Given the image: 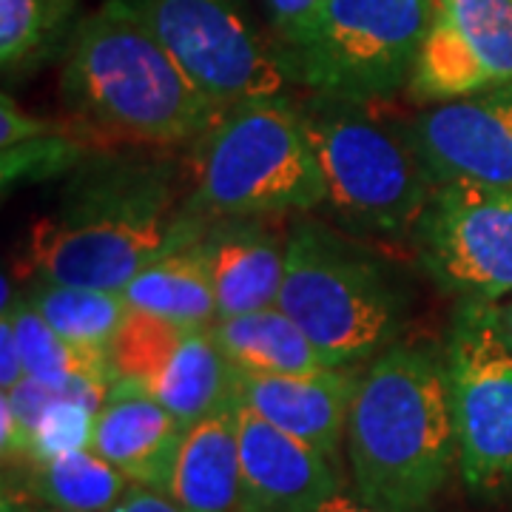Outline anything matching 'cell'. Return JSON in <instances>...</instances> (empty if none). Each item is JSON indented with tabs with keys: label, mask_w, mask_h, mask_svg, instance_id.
Segmentation results:
<instances>
[{
	"label": "cell",
	"mask_w": 512,
	"mask_h": 512,
	"mask_svg": "<svg viewBox=\"0 0 512 512\" xmlns=\"http://www.w3.org/2000/svg\"><path fill=\"white\" fill-rule=\"evenodd\" d=\"M319 512H387L376 504H370L365 498H359L356 493H348V490H339L336 495H330L328 501L319 507Z\"/></svg>",
	"instance_id": "obj_30"
},
{
	"label": "cell",
	"mask_w": 512,
	"mask_h": 512,
	"mask_svg": "<svg viewBox=\"0 0 512 512\" xmlns=\"http://www.w3.org/2000/svg\"><path fill=\"white\" fill-rule=\"evenodd\" d=\"M359 367H322L313 373L234 370V396L256 416L339 464Z\"/></svg>",
	"instance_id": "obj_15"
},
{
	"label": "cell",
	"mask_w": 512,
	"mask_h": 512,
	"mask_svg": "<svg viewBox=\"0 0 512 512\" xmlns=\"http://www.w3.org/2000/svg\"><path fill=\"white\" fill-rule=\"evenodd\" d=\"M220 111L288 97L291 63L239 0H123Z\"/></svg>",
	"instance_id": "obj_9"
},
{
	"label": "cell",
	"mask_w": 512,
	"mask_h": 512,
	"mask_svg": "<svg viewBox=\"0 0 512 512\" xmlns=\"http://www.w3.org/2000/svg\"><path fill=\"white\" fill-rule=\"evenodd\" d=\"M168 493L185 512H242L237 402L231 399L185 427Z\"/></svg>",
	"instance_id": "obj_18"
},
{
	"label": "cell",
	"mask_w": 512,
	"mask_h": 512,
	"mask_svg": "<svg viewBox=\"0 0 512 512\" xmlns=\"http://www.w3.org/2000/svg\"><path fill=\"white\" fill-rule=\"evenodd\" d=\"M217 348L234 370L245 373H313L325 359L291 316L279 308L239 313L211 325Z\"/></svg>",
	"instance_id": "obj_20"
},
{
	"label": "cell",
	"mask_w": 512,
	"mask_h": 512,
	"mask_svg": "<svg viewBox=\"0 0 512 512\" xmlns=\"http://www.w3.org/2000/svg\"><path fill=\"white\" fill-rule=\"evenodd\" d=\"M128 487L131 481L92 447L29 464V490L43 507L55 510L111 512Z\"/></svg>",
	"instance_id": "obj_22"
},
{
	"label": "cell",
	"mask_w": 512,
	"mask_h": 512,
	"mask_svg": "<svg viewBox=\"0 0 512 512\" xmlns=\"http://www.w3.org/2000/svg\"><path fill=\"white\" fill-rule=\"evenodd\" d=\"M507 328H510V336H512V308L507 311Z\"/></svg>",
	"instance_id": "obj_32"
},
{
	"label": "cell",
	"mask_w": 512,
	"mask_h": 512,
	"mask_svg": "<svg viewBox=\"0 0 512 512\" xmlns=\"http://www.w3.org/2000/svg\"><path fill=\"white\" fill-rule=\"evenodd\" d=\"M419 265L461 302L512 293V188L441 185L413 231Z\"/></svg>",
	"instance_id": "obj_10"
},
{
	"label": "cell",
	"mask_w": 512,
	"mask_h": 512,
	"mask_svg": "<svg viewBox=\"0 0 512 512\" xmlns=\"http://www.w3.org/2000/svg\"><path fill=\"white\" fill-rule=\"evenodd\" d=\"M458 476L478 501L512 490V336L495 302H461L444 342Z\"/></svg>",
	"instance_id": "obj_8"
},
{
	"label": "cell",
	"mask_w": 512,
	"mask_h": 512,
	"mask_svg": "<svg viewBox=\"0 0 512 512\" xmlns=\"http://www.w3.org/2000/svg\"><path fill=\"white\" fill-rule=\"evenodd\" d=\"M26 299L60 336L103 353H109L131 311L123 291L63 285L46 279H37Z\"/></svg>",
	"instance_id": "obj_24"
},
{
	"label": "cell",
	"mask_w": 512,
	"mask_h": 512,
	"mask_svg": "<svg viewBox=\"0 0 512 512\" xmlns=\"http://www.w3.org/2000/svg\"><path fill=\"white\" fill-rule=\"evenodd\" d=\"M3 512H69V510H55V507H43V510H20L18 501L15 498H3Z\"/></svg>",
	"instance_id": "obj_31"
},
{
	"label": "cell",
	"mask_w": 512,
	"mask_h": 512,
	"mask_svg": "<svg viewBox=\"0 0 512 512\" xmlns=\"http://www.w3.org/2000/svg\"><path fill=\"white\" fill-rule=\"evenodd\" d=\"M92 154V146L80 137L57 128L15 148H3V188L20 180H46L63 171H74Z\"/></svg>",
	"instance_id": "obj_25"
},
{
	"label": "cell",
	"mask_w": 512,
	"mask_h": 512,
	"mask_svg": "<svg viewBox=\"0 0 512 512\" xmlns=\"http://www.w3.org/2000/svg\"><path fill=\"white\" fill-rule=\"evenodd\" d=\"M77 20V0H0L3 74L20 77L63 55Z\"/></svg>",
	"instance_id": "obj_23"
},
{
	"label": "cell",
	"mask_w": 512,
	"mask_h": 512,
	"mask_svg": "<svg viewBox=\"0 0 512 512\" xmlns=\"http://www.w3.org/2000/svg\"><path fill=\"white\" fill-rule=\"evenodd\" d=\"M109 356L117 382L143 387L185 427L214 413L234 393V367L211 328H188L131 308Z\"/></svg>",
	"instance_id": "obj_11"
},
{
	"label": "cell",
	"mask_w": 512,
	"mask_h": 512,
	"mask_svg": "<svg viewBox=\"0 0 512 512\" xmlns=\"http://www.w3.org/2000/svg\"><path fill=\"white\" fill-rule=\"evenodd\" d=\"M274 217H228L205 222L202 256L217 296V319L274 308L282 279L288 231Z\"/></svg>",
	"instance_id": "obj_16"
},
{
	"label": "cell",
	"mask_w": 512,
	"mask_h": 512,
	"mask_svg": "<svg viewBox=\"0 0 512 512\" xmlns=\"http://www.w3.org/2000/svg\"><path fill=\"white\" fill-rule=\"evenodd\" d=\"M0 353H3L0 356V387H3V393H9L26 379L18 333H15V322H12L9 308H3V319H0Z\"/></svg>",
	"instance_id": "obj_28"
},
{
	"label": "cell",
	"mask_w": 512,
	"mask_h": 512,
	"mask_svg": "<svg viewBox=\"0 0 512 512\" xmlns=\"http://www.w3.org/2000/svg\"><path fill=\"white\" fill-rule=\"evenodd\" d=\"M57 128L60 126L52 123V120L26 114L9 94H3V106H0V148H15L20 143H26V140L52 134Z\"/></svg>",
	"instance_id": "obj_27"
},
{
	"label": "cell",
	"mask_w": 512,
	"mask_h": 512,
	"mask_svg": "<svg viewBox=\"0 0 512 512\" xmlns=\"http://www.w3.org/2000/svg\"><path fill=\"white\" fill-rule=\"evenodd\" d=\"M168 160L92 151L52 214L32 222L26 265L37 279L126 291L151 259L197 234Z\"/></svg>",
	"instance_id": "obj_1"
},
{
	"label": "cell",
	"mask_w": 512,
	"mask_h": 512,
	"mask_svg": "<svg viewBox=\"0 0 512 512\" xmlns=\"http://www.w3.org/2000/svg\"><path fill=\"white\" fill-rule=\"evenodd\" d=\"M404 123L436 188H512V86L421 106Z\"/></svg>",
	"instance_id": "obj_13"
},
{
	"label": "cell",
	"mask_w": 512,
	"mask_h": 512,
	"mask_svg": "<svg viewBox=\"0 0 512 512\" xmlns=\"http://www.w3.org/2000/svg\"><path fill=\"white\" fill-rule=\"evenodd\" d=\"M299 106L336 220L365 237L413 239L436 183L407 123L384 120L376 106L316 94Z\"/></svg>",
	"instance_id": "obj_6"
},
{
	"label": "cell",
	"mask_w": 512,
	"mask_h": 512,
	"mask_svg": "<svg viewBox=\"0 0 512 512\" xmlns=\"http://www.w3.org/2000/svg\"><path fill=\"white\" fill-rule=\"evenodd\" d=\"M6 308L12 311L26 379H35V382L46 384V387H57V390H69V387L111 390L114 387L117 376H114L109 353L83 348L72 339L60 336L32 308V302L26 296L15 299Z\"/></svg>",
	"instance_id": "obj_21"
},
{
	"label": "cell",
	"mask_w": 512,
	"mask_h": 512,
	"mask_svg": "<svg viewBox=\"0 0 512 512\" xmlns=\"http://www.w3.org/2000/svg\"><path fill=\"white\" fill-rule=\"evenodd\" d=\"M436 0H325L282 46L293 83L316 97L379 106L410 86Z\"/></svg>",
	"instance_id": "obj_7"
},
{
	"label": "cell",
	"mask_w": 512,
	"mask_h": 512,
	"mask_svg": "<svg viewBox=\"0 0 512 512\" xmlns=\"http://www.w3.org/2000/svg\"><path fill=\"white\" fill-rule=\"evenodd\" d=\"M191 148L185 214L197 220L285 217L325 205V177L291 94L220 111Z\"/></svg>",
	"instance_id": "obj_4"
},
{
	"label": "cell",
	"mask_w": 512,
	"mask_h": 512,
	"mask_svg": "<svg viewBox=\"0 0 512 512\" xmlns=\"http://www.w3.org/2000/svg\"><path fill=\"white\" fill-rule=\"evenodd\" d=\"M322 3L325 0H262V9L274 26L276 40L282 46H291L319 15Z\"/></svg>",
	"instance_id": "obj_26"
},
{
	"label": "cell",
	"mask_w": 512,
	"mask_h": 512,
	"mask_svg": "<svg viewBox=\"0 0 512 512\" xmlns=\"http://www.w3.org/2000/svg\"><path fill=\"white\" fill-rule=\"evenodd\" d=\"M237 402L242 512H319L342 487L339 464Z\"/></svg>",
	"instance_id": "obj_14"
},
{
	"label": "cell",
	"mask_w": 512,
	"mask_h": 512,
	"mask_svg": "<svg viewBox=\"0 0 512 512\" xmlns=\"http://www.w3.org/2000/svg\"><path fill=\"white\" fill-rule=\"evenodd\" d=\"M183 436V421L143 387L114 382L94 416L89 447L114 464L131 484L168 490Z\"/></svg>",
	"instance_id": "obj_17"
},
{
	"label": "cell",
	"mask_w": 512,
	"mask_h": 512,
	"mask_svg": "<svg viewBox=\"0 0 512 512\" xmlns=\"http://www.w3.org/2000/svg\"><path fill=\"white\" fill-rule=\"evenodd\" d=\"M353 493L387 512H430L458 473L444 345L396 342L370 359L345 433Z\"/></svg>",
	"instance_id": "obj_3"
},
{
	"label": "cell",
	"mask_w": 512,
	"mask_h": 512,
	"mask_svg": "<svg viewBox=\"0 0 512 512\" xmlns=\"http://www.w3.org/2000/svg\"><path fill=\"white\" fill-rule=\"evenodd\" d=\"M276 308L302 328L325 365L362 367L399 342L410 296L370 248L302 217L288 228Z\"/></svg>",
	"instance_id": "obj_5"
},
{
	"label": "cell",
	"mask_w": 512,
	"mask_h": 512,
	"mask_svg": "<svg viewBox=\"0 0 512 512\" xmlns=\"http://www.w3.org/2000/svg\"><path fill=\"white\" fill-rule=\"evenodd\" d=\"M202 228L151 259L128 282L123 291L128 308L188 328H211L217 322V296L200 245Z\"/></svg>",
	"instance_id": "obj_19"
},
{
	"label": "cell",
	"mask_w": 512,
	"mask_h": 512,
	"mask_svg": "<svg viewBox=\"0 0 512 512\" xmlns=\"http://www.w3.org/2000/svg\"><path fill=\"white\" fill-rule=\"evenodd\" d=\"M60 94L89 146H194L220 109L123 0L77 20L63 52Z\"/></svg>",
	"instance_id": "obj_2"
},
{
	"label": "cell",
	"mask_w": 512,
	"mask_h": 512,
	"mask_svg": "<svg viewBox=\"0 0 512 512\" xmlns=\"http://www.w3.org/2000/svg\"><path fill=\"white\" fill-rule=\"evenodd\" d=\"M512 86V0H436L407 86L419 106Z\"/></svg>",
	"instance_id": "obj_12"
},
{
	"label": "cell",
	"mask_w": 512,
	"mask_h": 512,
	"mask_svg": "<svg viewBox=\"0 0 512 512\" xmlns=\"http://www.w3.org/2000/svg\"><path fill=\"white\" fill-rule=\"evenodd\" d=\"M111 512H185L177 498L168 490L146 487V484H131L123 498L111 507Z\"/></svg>",
	"instance_id": "obj_29"
}]
</instances>
